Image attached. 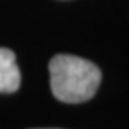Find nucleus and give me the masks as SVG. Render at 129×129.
Segmentation results:
<instances>
[{
    "mask_svg": "<svg viewBox=\"0 0 129 129\" xmlns=\"http://www.w3.org/2000/svg\"><path fill=\"white\" fill-rule=\"evenodd\" d=\"M50 91L60 102L79 104L96 96L102 72L91 60L71 54H57L49 62Z\"/></svg>",
    "mask_w": 129,
    "mask_h": 129,
    "instance_id": "f257e3e1",
    "label": "nucleus"
},
{
    "mask_svg": "<svg viewBox=\"0 0 129 129\" xmlns=\"http://www.w3.org/2000/svg\"><path fill=\"white\" fill-rule=\"evenodd\" d=\"M50 129H54V127H50Z\"/></svg>",
    "mask_w": 129,
    "mask_h": 129,
    "instance_id": "7ed1b4c3",
    "label": "nucleus"
},
{
    "mask_svg": "<svg viewBox=\"0 0 129 129\" xmlns=\"http://www.w3.org/2000/svg\"><path fill=\"white\" fill-rule=\"evenodd\" d=\"M20 87V69L15 54L10 49L0 47V92L12 94Z\"/></svg>",
    "mask_w": 129,
    "mask_h": 129,
    "instance_id": "f03ea898",
    "label": "nucleus"
}]
</instances>
